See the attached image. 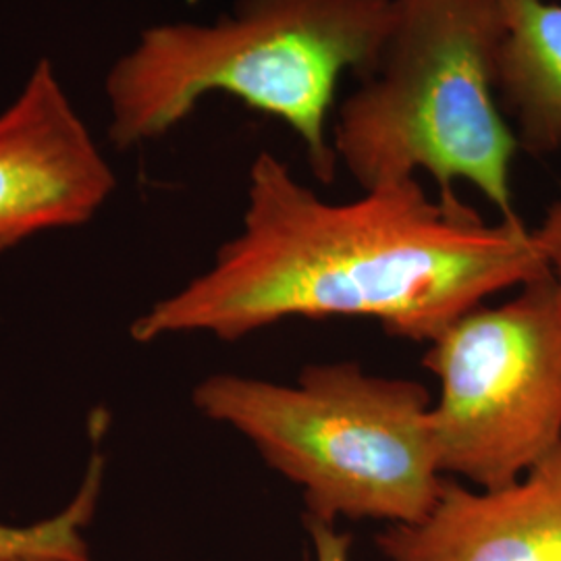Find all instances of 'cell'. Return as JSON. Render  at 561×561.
Wrapping results in <instances>:
<instances>
[{"label": "cell", "instance_id": "obj_12", "mask_svg": "<svg viewBox=\"0 0 561 561\" xmlns=\"http://www.w3.org/2000/svg\"><path fill=\"white\" fill-rule=\"evenodd\" d=\"M27 561H60V560H27Z\"/></svg>", "mask_w": 561, "mask_h": 561}, {"label": "cell", "instance_id": "obj_11", "mask_svg": "<svg viewBox=\"0 0 561 561\" xmlns=\"http://www.w3.org/2000/svg\"><path fill=\"white\" fill-rule=\"evenodd\" d=\"M306 528L314 549V561H350V535L340 533L335 524L306 518Z\"/></svg>", "mask_w": 561, "mask_h": 561}, {"label": "cell", "instance_id": "obj_2", "mask_svg": "<svg viewBox=\"0 0 561 561\" xmlns=\"http://www.w3.org/2000/svg\"><path fill=\"white\" fill-rule=\"evenodd\" d=\"M396 23V0H238L208 25L148 27L106 76L108 140L119 150L157 140L222 92L287 123L329 185L340 161L327 117L340 78H375Z\"/></svg>", "mask_w": 561, "mask_h": 561}, {"label": "cell", "instance_id": "obj_3", "mask_svg": "<svg viewBox=\"0 0 561 561\" xmlns=\"http://www.w3.org/2000/svg\"><path fill=\"white\" fill-rule=\"evenodd\" d=\"M192 401L300 489L306 518L414 524L442 495L433 398L422 382L324 362L294 382L217 373Z\"/></svg>", "mask_w": 561, "mask_h": 561}, {"label": "cell", "instance_id": "obj_9", "mask_svg": "<svg viewBox=\"0 0 561 561\" xmlns=\"http://www.w3.org/2000/svg\"><path fill=\"white\" fill-rule=\"evenodd\" d=\"M104 463L94 456L76 497L59 514L30 526L0 524V561H88L83 530L94 518L101 497Z\"/></svg>", "mask_w": 561, "mask_h": 561}, {"label": "cell", "instance_id": "obj_8", "mask_svg": "<svg viewBox=\"0 0 561 561\" xmlns=\"http://www.w3.org/2000/svg\"><path fill=\"white\" fill-rule=\"evenodd\" d=\"M505 36L495 90L518 121L520 148L547 154L561 148V4L497 0Z\"/></svg>", "mask_w": 561, "mask_h": 561}, {"label": "cell", "instance_id": "obj_7", "mask_svg": "<svg viewBox=\"0 0 561 561\" xmlns=\"http://www.w3.org/2000/svg\"><path fill=\"white\" fill-rule=\"evenodd\" d=\"M377 545L387 561H561V447L500 489L445 481L421 522Z\"/></svg>", "mask_w": 561, "mask_h": 561}, {"label": "cell", "instance_id": "obj_5", "mask_svg": "<svg viewBox=\"0 0 561 561\" xmlns=\"http://www.w3.org/2000/svg\"><path fill=\"white\" fill-rule=\"evenodd\" d=\"M443 474L474 489L518 481L561 447V289L551 275L477 306L428 343Z\"/></svg>", "mask_w": 561, "mask_h": 561}, {"label": "cell", "instance_id": "obj_6", "mask_svg": "<svg viewBox=\"0 0 561 561\" xmlns=\"http://www.w3.org/2000/svg\"><path fill=\"white\" fill-rule=\"evenodd\" d=\"M117 178L50 59L0 113V254L92 221Z\"/></svg>", "mask_w": 561, "mask_h": 561}, {"label": "cell", "instance_id": "obj_10", "mask_svg": "<svg viewBox=\"0 0 561 561\" xmlns=\"http://www.w3.org/2000/svg\"><path fill=\"white\" fill-rule=\"evenodd\" d=\"M533 233L539 243L542 259L547 262L551 279L556 280L561 289V196L551 204L541 227Z\"/></svg>", "mask_w": 561, "mask_h": 561}, {"label": "cell", "instance_id": "obj_4", "mask_svg": "<svg viewBox=\"0 0 561 561\" xmlns=\"http://www.w3.org/2000/svg\"><path fill=\"white\" fill-rule=\"evenodd\" d=\"M398 23L375 78L341 104L333 150L362 190L428 173L439 196L470 181L503 219L518 136L495 101L505 36L497 0H396Z\"/></svg>", "mask_w": 561, "mask_h": 561}, {"label": "cell", "instance_id": "obj_1", "mask_svg": "<svg viewBox=\"0 0 561 561\" xmlns=\"http://www.w3.org/2000/svg\"><path fill=\"white\" fill-rule=\"evenodd\" d=\"M549 275L522 219L486 222L416 178L322 201L271 152L250 167L240 233L180 291L154 301L129 333L238 341L289 319H368L431 343L482 301Z\"/></svg>", "mask_w": 561, "mask_h": 561}]
</instances>
